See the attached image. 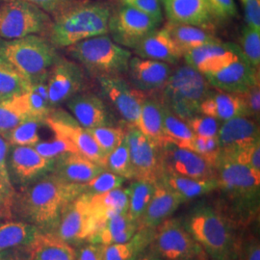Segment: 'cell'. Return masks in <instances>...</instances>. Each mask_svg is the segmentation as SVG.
Returning <instances> with one entry per match:
<instances>
[{
  "mask_svg": "<svg viewBox=\"0 0 260 260\" xmlns=\"http://www.w3.org/2000/svg\"><path fill=\"white\" fill-rule=\"evenodd\" d=\"M81 194L82 184L68 182L50 172L19 189L12 214L34 224L42 233H51L66 206Z\"/></svg>",
  "mask_w": 260,
  "mask_h": 260,
  "instance_id": "6da1fadb",
  "label": "cell"
},
{
  "mask_svg": "<svg viewBox=\"0 0 260 260\" xmlns=\"http://www.w3.org/2000/svg\"><path fill=\"white\" fill-rule=\"evenodd\" d=\"M215 178L223 194L219 205L237 229L246 228L259 216L260 173L231 159L219 157Z\"/></svg>",
  "mask_w": 260,
  "mask_h": 260,
  "instance_id": "7a4b0ae2",
  "label": "cell"
},
{
  "mask_svg": "<svg viewBox=\"0 0 260 260\" xmlns=\"http://www.w3.org/2000/svg\"><path fill=\"white\" fill-rule=\"evenodd\" d=\"M188 233L212 260H238L237 228L218 205L199 203L182 220Z\"/></svg>",
  "mask_w": 260,
  "mask_h": 260,
  "instance_id": "3957f363",
  "label": "cell"
},
{
  "mask_svg": "<svg viewBox=\"0 0 260 260\" xmlns=\"http://www.w3.org/2000/svg\"><path fill=\"white\" fill-rule=\"evenodd\" d=\"M110 16L105 3L72 0L54 14L47 30L49 42L55 47H69L89 38L106 35Z\"/></svg>",
  "mask_w": 260,
  "mask_h": 260,
  "instance_id": "277c9868",
  "label": "cell"
},
{
  "mask_svg": "<svg viewBox=\"0 0 260 260\" xmlns=\"http://www.w3.org/2000/svg\"><path fill=\"white\" fill-rule=\"evenodd\" d=\"M211 91L205 75L186 65L172 72L157 98L170 111L187 121L201 114V104Z\"/></svg>",
  "mask_w": 260,
  "mask_h": 260,
  "instance_id": "5b68a950",
  "label": "cell"
},
{
  "mask_svg": "<svg viewBox=\"0 0 260 260\" xmlns=\"http://www.w3.org/2000/svg\"><path fill=\"white\" fill-rule=\"evenodd\" d=\"M2 53L29 83L47 78L49 70L60 58L48 40L38 35L9 40L0 44Z\"/></svg>",
  "mask_w": 260,
  "mask_h": 260,
  "instance_id": "8992f818",
  "label": "cell"
},
{
  "mask_svg": "<svg viewBox=\"0 0 260 260\" xmlns=\"http://www.w3.org/2000/svg\"><path fill=\"white\" fill-rule=\"evenodd\" d=\"M69 53L96 77L127 73L131 52L106 35L89 38L68 47Z\"/></svg>",
  "mask_w": 260,
  "mask_h": 260,
  "instance_id": "52a82bcc",
  "label": "cell"
},
{
  "mask_svg": "<svg viewBox=\"0 0 260 260\" xmlns=\"http://www.w3.org/2000/svg\"><path fill=\"white\" fill-rule=\"evenodd\" d=\"M147 250L162 260L209 258L178 218H169L154 229Z\"/></svg>",
  "mask_w": 260,
  "mask_h": 260,
  "instance_id": "ba28073f",
  "label": "cell"
},
{
  "mask_svg": "<svg viewBox=\"0 0 260 260\" xmlns=\"http://www.w3.org/2000/svg\"><path fill=\"white\" fill-rule=\"evenodd\" d=\"M48 14L25 0H9L0 7V38L15 40L47 32Z\"/></svg>",
  "mask_w": 260,
  "mask_h": 260,
  "instance_id": "9c48e42d",
  "label": "cell"
},
{
  "mask_svg": "<svg viewBox=\"0 0 260 260\" xmlns=\"http://www.w3.org/2000/svg\"><path fill=\"white\" fill-rule=\"evenodd\" d=\"M99 230V221L90 202V194L83 193L67 205L52 234L71 244L89 242Z\"/></svg>",
  "mask_w": 260,
  "mask_h": 260,
  "instance_id": "30bf717a",
  "label": "cell"
},
{
  "mask_svg": "<svg viewBox=\"0 0 260 260\" xmlns=\"http://www.w3.org/2000/svg\"><path fill=\"white\" fill-rule=\"evenodd\" d=\"M126 140L134 179L157 183L163 176L160 147L134 125L126 128Z\"/></svg>",
  "mask_w": 260,
  "mask_h": 260,
  "instance_id": "8fae6325",
  "label": "cell"
},
{
  "mask_svg": "<svg viewBox=\"0 0 260 260\" xmlns=\"http://www.w3.org/2000/svg\"><path fill=\"white\" fill-rule=\"evenodd\" d=\"M159 25L149 16L125 5L111 13L108 33L112 40L121 47L134 48L140 42L155 31Z\"/></svg>",
  "mask_w": 260,
  "mask_h": 260,
  "instance_id": "7c38bea8",
  "label": "cell"
},
{
  "mask_svg": "<svg viewBox=\"0 0 260 260\" xmlns=\"http://www.w3.org/2000/svg\"><path fill=\"white\" fill-rule=\"evenodd\" d=\"M106 99L129 125L137 127L142 104L148 94L134 88L121 75L98 77Z\"/></svg>",
  "mask_w": 260,
  "mask_h": 260,
  "instance_id": "4fadbf2b",
  "label": "cell"
},
{
  "mask_svg": "<svg viewBox=\"0 0 260 260\" xmlns=\"http://www.w3.org/2000/svg\"><path fill=\"white\" fill-rule=\"evenodd\" d=\"M45 123L54 132L55 136L71 141L80 154L103 168L106 154L89 131L82 127L72 115L63 110L53 109L47 116Z\"/></svg>",
  "mask_w": 260,
  "mask_h": 260,
  "instance_id": "5bb4252c",
  "label": "cell"
},
{
  "mask_svg": "<svg viewBox=\"0 0 260 260\" xmlns=\"http://www.w3.org/2000/svg\"><path fill=\"white\" fill-rule=\"evenodd\" d=\"M163 174L198 179L215 178V167L190 149L167 143L160 148Z\"/></svg>",
  "mask_w": 260,
  "mask_h": 260,
  "instance_id": "9a60e30c",
  "label": "cell"
},
{
  "mask_svg": "<svg viewBox=\"0 0 260 260\" xmlns=\"http://www.w3.org/2000/svg\"><path fill=\"white\" fill-rule=\"evenodd\" d=\"M53 163L54 160L43 157L33 147L10 146L8 171L15 189L16 187L21 189L50 173Z\"/></svg>",
  "mask_w": 260,
  "mask_h": 260,
  "instance_id": "2e32d148",
  "label": "cell"
},
{
  "mask_svg": "<svg viewBox=\"0 0 260 260\" xmlns=\"http://www.w3.org/2000/svg\"><path fill=\"white\" fill-rule=\"evenodd\" d=\"M82 69L75 62L59 58L47 75V91L52 108L69 101L83 88Z\"/></svg>",
  "mask_w": 260,
  "mask_h": 260,
  "instance_id": "e0dca14e",
  "label": "cell"
},
{
  "mask_svg": "<svg viewBox=\"0 0 260 260\" xmlns=\"http://www.w3.org/2000/svg\"><path fill=\"white\" fill-rule=\"evenodd\" d=\"M241 49L235 44L223 43L194 48L183 55L186 64L202 75L214 74L242 57Z\"/></svg>",
  "mask_w": 260,
  "mask_h": 260,
  "instance_id": "ac0fdd59",
  "label": "cell"
},
{
  "mask_svg": "<svg viewBox=\"0 0 260 260\" xmlns=\"http://www.w3.org/2000/svg\"><path fill=\"white\" fill-rule=\"evenodd\" d=\"M205 77L212 88L224 93H244L259 83L258 70L254 69L244 56Z\"/></svg>",
  "mask_w": 260,
  "mask_h": 260,
  "instance_id": "d6986e66",
  "label": "cell"
},
{
  "mask_svg": "<svg viewBox=\"0 0 260 260\" xmlns=\"http://www.w3.org/2000/svg\"><path fill=\"white\" fill-rule=\"evenodd\" d=\"M217 138L220 155L229 156L260 142L259 127L248 117H236L222 121Z\"/></svg>",
  "mask_w": 260,
  "mask_h": 260,
  "instance_id": "ffe728a7",
  "label": "cell"
},
{
  "mask_svg": "<svg viewBox=\"0 0 260 260\" xmlns=\"http://www.w3.org/2000/svg\"><path fill=\"white\" fill-rule=\"evenodd\" d=\"M168 63L150 59H143L138 56L131 57L127 74L129 83L144 93L160 92L172 74Z\"/></svg>",
  "mask_w": 260,
  "mask_h": 260,
  "instance_id": "44dd1931",
  "label": "cell"
},
{
  "mask_svg": "<svg viewBox=\"0 0 260 260\" xmlns=\"http://www.w3.org/2000/svg\"><path fill=\"white\" fill-rule=\"evenodd\" d=\"M42 232L32 223L8 221L0 224V258L20 260L19 252H30Z\"/></svg>",
  "mask_w": 260,
  "mask_h": 260,
  "instance_id": "7402d4cb",
  "label": "cell"
},
{
  "mask_svg": "<svg viewBox=\"0 0 260 260\" xmlns=\"http://www.w3.org/2000/svg\"><path fill=\"white\" fill-rule=\"evenodd\" d=\"M67 106L86 129L113 125L111 114L103 100L91 93H78L67 101Z\"/></svg>",
  "mask_w": 260,
  "mask_h": 260,
  "instance_id": "603a6c76",
  "label": "cell"
},
{
  "mask_svg": "<svg viewBox=\"0 0 260 260\" xmlns=\"http://www.w3.org/2000/svg\"><path fill=\"white\" fill-rule=\"evenodd\" d=\"M169 22L192 25L212 31L213 16L206 0H161Z\"/></svg>",
  "mask_w": 260,
  "mask_h": 260,
  "instance_id": "cb8c5ba5",
  "label": "cell"
},
{
  "mask_svg": "<svg viewBox=\"0 0 260 260\" xmlns=\"http://www.w3.org/2000/svg\"><path fill=\"white\" fill-rule=\"evenodd\" d=\"M184 200L161 182L155 183L152 198L145 212L138 220V230H154L171 218Z\"/></svg>",
  "mask_w": 260,
  "mask_h": 260,
  "instance_id": "d4e9b609",
  "label": "cell"
},
{
  "mask_svg": "<svg viewBox=\"0 0 260 260\" xmlns=\"http://www.w3.org/2000/svg\"><path fill=\"white\" fill-rule=\"evenodd\" d=\"M103 171L106 170L80 153H67L54 160L51 173L68 182L85 184Z\"/></svg>",
  "mask_w": 260,
  "mask_h": 260,
  "instance_id": "484cf974",
  "label": "cell"
},
{
  "mask_svg": "<svg viewBox=\"0 0 260 260\" xmlns=\"http://www.w3.org/2000/svg\"><path fill=\"white\" fill-rule=\"evenodd\" d=\"M133 49L140 58L169 64H176L183 57L165 28L153 31L144 38Z\"/></svg>",
  "mask_w": 260,
  "mask_h": 260,
  "instance_id": "4316f807",
  "label": "cell"
},
{
  "mask_svg": "<svg viewBox=\"0 0 260 260\" xmlns=\"http://www.w3.org/2000/svg\"><path fill=\"white\" fill-rule=\"evenodd\" d=\"M200 113L220 121H228L236 117H248L239 93L217 92L213 90L201 104Z\"/></svg>",
  "mask_w": 260,
  "mask_h": 260,
  "instance_id": "83f0119b",
  "label": "cell"
},
{
  "mask_svg": "<svg viewBox=\"0 0 260 260\" xmlns=\"http://www.w3.org/2000/svg\"><path fill=\"white\" fill-rule=\"evenodd\" d=\"M138 231V222L132 220L128 213L109 216L89 242L100 245L120 244L129 241Z\"/></svg>",
  "mask_w": 260,
  "mask_h": 260,
  "instance_id": "f1b7e54d",
  "label": "cell"
},
{
  "mask_svg": "<svg viewBox=\"0 0 260 260\" xmlns=\"http://www.w3.org/2000/svg\"><path fill=\"white\" fill-rule=\"evenodd\" d=\"M164 28L167 30L170 37L182 55L197 47L221 42L219 38L214 35L212 31L205 28L173 23L169 21Z\"/></svg>",
  "mask_w": 260,
  "mask_h": 260,
  "instance_id": "f546056e",
  "label": "cell"
},
{
  "mask_svg": "<svg viewBox=\"0 0 260 260\" xmlns=\"http://www.w3.org/2000/svg\"><path fill=\"white\" fill-rule=\"evenodd\" d=\"M137 128L160 148L167 144L163 125L162 103L158 98H147L145 100L142 104Z\"/></svg>",
  "mask_w": 260,
  "mask_h": 260,
  "instance_id": "4dcf8cb0",
  "label": "cell"
},
{
  "mask_svg": "<svg viewBox=\"0 0 260 260\" xmlns=\"http://www.w3.org/2000/svg\"><path fill=\"white\" fill-rule=\"evenodd\" d=\"M29 260H76V250L54 234L42 233L32 245Z\"/></svg>",
  "mask_w": 260,
  "mask_h": 260,
  "instance_id": "1f68e13d",
  "label": "cell"
},
{
  "mask_svg": "<svg viewBox=\"0 0 260 260\" xmlns=\"http://www.w3.org/2000/svg\"><path fill=\"white\" fill-rule=\"evenodd\" d=\"M158 182L167 186L169 189L180 196L184 202L195 200L216 191L218 185L216 178L198 179L191 177H178L163 174Z\"/></svg>",
  "mask_w": 260,
  "mask_h": 260,
  "instance_id": "d6a6232c",
  "label": "cell"
},
{
  "mask_svg": "<svg viewBox=\"0 0 260 260\" xmlns=\"http://www.w3.org/2000/svg\"><path fill=\"white\" fill-rule=\"evenodd\" d=\"M154 230H138L129 241L103 245L102 260H137L147 251Z\"/></svg>",
  "mask_w": 260,
  "mask_h": 260,
  "instance_id": "836d02e7",
  "label": "cell"
},
{
  "mask_svg": "<svg viewBox=\"0 0 260 260\" xmlns=\"http://www.w3.org/2000/svg\"><path fill=\"white\" fill-rule=\"evenodd\" d=\"M90 202L99 221V229L113 214L128 212L129 197L126 188L120 187L103 194H90Z\"/></svg>",
  "mask_w": 260,
  "mask_h": 260,
  "instance_id": "e575fe53",
  "label": "cell"
},
{
  "mask_svg": "<svg viewBox=\"0 0 260 260\" xmlns=\"http://www.w3.org/2000/svg\"><path fill=\"white\" fill-rule=\"evenodd\" d=\"M30 83L2 53L0 47V101L26 93Z\"/></svg>",
  "mask_w": 260,
  "mask_h": 260,
  "instance_id": "d590c367",
  "label": "cell"
},
{
  "mask_svg": "<svg viewBox=\"0 0 260 260\" xmlns=\"http://www.w3.org/2000/svg\"><path fill=\"white\" fill-rule=\"evenodd\" d=\"M29 116L27 93L0 101V135L13 129Z\"/></svg>",
  "mask_w": 260,
  "mask_h": 260,
  "instance_id": "8d00e7d4",
  "label": "cell"
},
{
  "mask_svg": "<svg viewBox=\"0 0 260 260\" xmlns=\"http://www.w3.org/2000/svg\"><path fill=\"white\" fill-rule=\"evenodd\" d=\"M163 125L168 143H173L179 148L188 149L195 134L189 127L187 122L179 119L173 112L170 111L162 104Z\"/></svg>",
  "mask_w": 260,
  "mask_h": 260,
  "instance_id": "74e56055",
  "label": "cell"
},
{
  "mask_svg": "<svg viewBox=\"0 0 260 260\" xmlns=\"http://www.w3.org/2000/svg\"><path fill=\"white\" fill-rule=\"evenodd\" d=\"M43 123L45 121L29 116L2 136L9 143L10 146L34 147L41 141L38 131Z\"/></svg>",
  "mask_w": 260,
  "mask_h": 260,
  "instance_id": "f35d334b",
  "label": "cell"
},
{
  "mask_svg": "<svg viewBox=\"0 0 260 260\" xmlns=\"http://www.w3.org/2000/svg\"><path fill=\"white\" fill-rule=\"evenodd\" d=\"M155 184L148 181L136 180L131 182L126 191L129 197L128 215L130 218L138 222L140 217L145 212L152 198Z\"/></svg>",
  "mask_w": 260,
  "mask_h": 260,
  "instance_id": "ab89813d",
  "label": "cell"
},
{
  "mask_svg": "<svg viewBox=\"0 0 260 260\" xmlns=\"http://www.w3.org/2000/svg\"><path fill=\"white\" fill-rule=\"evenodd\" d=\"M103 168L125 179H134L126 136L116 149L106 154Z\"/></svg>",
  "mask_w": 260,
  "mask_h": 260,
  "instance_id": "60d3db41",
  "label": "cell"
},
{
  "mask_svg": "<svg viewBox=\"0 0 260 260\" xmlns=\"http://www.w3.org/2000/svg\"><path fill=\"white\" fill-rule=\"evenodd\" d=\"M9 143L0 135V192L4 199L5 204L12 211V206L16 196V189L11 182L8 171V152Z\"/></svg>",
  "mask_w": 260,
  "mask_h": 260,
  "instance_id": "b9f144b4",
  "label": "cell"
},
{
  "mask_svg": "<svg viewBox=\"0 0 260 260\" xmlns=\"http://www.w3.org/2000/svg\"><path fill=\"white\" fill-rule=\"evenodd\" d=\"M103 149L105 154H108L116 149L126 136V128L116 126H101L87 129Z\"/></svg>",
  "mask_w": 260,
  "mask_h": 260,
  "instance_id": "7bdbcfd3",
  "label": "cell"
},
{
  "mask_svg": "<svg viewBox=\"0 0 260 260\" xmlns=\"http://www.w3.org/2000/svg\"><path fill=\"white\" fill-rule=\"evenodd\" d=\"M242 54L254 69L260 65V31L246 25L242 30L240 46Z\"/></svg>",
  "mask_w": 260,
  "mask_h": 260,
  "instance_id": "ee69618b",
  "label": "cell"
},
{
  "mask_svg": "<svg viewBox=\"0 0 260 260\" xmlns=\"http://www.w3.org/2000/svg\"><path fill=\"white\" fill-rule=\"evenodd\" d=\"M33 148L40 155L50 160H55L67 153H79L71 141L60 136H55V139L50 141H40Z\"/></svg>",
  "mask_w": 260,
  "mask_h": 260,
  "instance_id": "f6af8a7d",
  "label": "cell"
},
{
  "mask_svg": "<svg viewBox=\"0 0 260 260\" xmlns=\"http://www.w3.org/2000/svg\"><path fill=\"white\" fill-rule=\"evenodd\" d=\"M125 181V178L115 175L109 171H103L99 176L90 180L89 182L82 184L83 193L87 194H103L114 189L120 188Z\"/></svg>",
  "mask_w": 260,
  "mask_h": 260,
  "instance_id": "bcb514c9",
  "label": "cell"
},
{
  "mask_svg": "<svg viewBox=\"0 0 260 260\" xmlns=\"http://www.w3.org/2000/svg\"><path fill=\"white\" fill-rule=\"evenodd\" d=\"M187 149L202 155L211 164H213L214 167L220 156V146L217 137L205 138L195 135Z\"/></svg>",
  "mask_w": 260,
  "mask_h": 260,
  "instance_id": "7dc6e473",
  "label": "cell"
},
{
  "mask_svg": "<svg viewBox=\"0 0 260 260\" xmlns=\"http://www.w3.org/2000/svg\"><path fill=\"white\" fill-rule=\"evenodd\" d=\"M189 127L197 136L201 137H217L222 121L206 115H198L186 121Z\"/></svg>",
  "mask_w": 260,
  "mask_h": 260,
  "instance_id": "c3c4849f",
  "label": "cell"
},
{
  "mask_svg": "<svg viewBox=\"0 0 260 260\" xmlns=\"http://www.w3.org/2000/svg\"><path fill=\"white\" fill-rule=\"evenodd\" d=\"M121 5H125L149 16L158 24L163 20L160 0H119Z\"/></svg>",
  "mask_w": 260,
  "mask_h": 260,
  "instance_id": "681fc988",
  "label": "cell"
},
{
  "mask_svg": "<svg viewBox=\"0 0 260 260\" xmlns=\"http://www.w3.org/2000/svg\"><path fill=\"white\" fill-rule=\"evenodd\" d=\"M214 19H225L237 16L238 11L234 0H206Z\"/></svg>",
  "mask_w": 260,
  "mask_h": 260,
  "instance_id": "f907efd6",
  "label": "cell"
},
{
  "mask_svg": "<svg viewBox=\"0 0 260 260\" xmlns=\"http://www.w3.org/2000/svg\"><path fill=\"white\" fill-rule=\"evenodd\" d=\"M245 105L248 118L259 119L260 114V87L259 83L252 86L244 93H239Z\"/></svg>",
  "mask_w": 260,
  "mask_h": 260,
  "instance_id": "816d5d0a",
  "label": "cell"
},
{
  "mask_svg": "<svg viewBox=\"0 0 260 260\" xmlns=\"http://www.w3.org/2000/svg\"><path fill=\"white\" fill-rule=\"evenodd\" d=\"M239 257L242 260H260L259 238L255 235H248L240 239Z\"/></svg>",
  "mask_w": 260,
  "mask_h": 260,
  "instance_id": "f5cc1de1",
  "label": "cell"
},
{
  "mask_svg": "<svg viewBox=\"0 0 260 260\" xmlns=\"http://www.w3.org/2000/svg\"><path fill=\"white\" fill-rule=\"evenodd\" d=\"M243 5L247 25L260 31V0H245Z\"/></svg>",
  "mask_w": 260,
  "mask_h": 260,
  "instance_id": "db71d44e",
  "label": "cell"
},
{
  "mask_svg": "<svg viewBox=\"0 0 260 260\" xmlns=\"http://www.w3.org/2000/svg\"><path fill=\"white\" fill-rule=\"evenodd\" d=\"M103 245L85 242L76 251V260H102Z\"/></svg>",
  "mask_w": 260,
  "mask_h": 260,
  "instance_id": "11a10c76",
  "label": "cell"
},
{
  "mask_svg": "<svg viewBox=\"0 0 260 260\" xmlns=\"http://www.w3.org/2000/svg\"><path fill=\"white\" fill-rule=\"evenodd\" d=\"M49 14H55L64 8L72 0H25Z\"/></svg>",
  "mask_w": 260,
  "mask_h": 260,
  "instance_id": "9f6ffc18",
  "label": "cell"
},
{
  "mask_svg": "<svg viewBox=\"0 0 260 260\" xmlns=\"http://www.w3.org/2000/svg\"><path fill=\"white\" fill-rule=\"evenodd\" d=\"M12 217V211L4 202V199L0 192V222L4 219H10Z\"/></svg>",
  "mask_w": 260,
  "mask_h": 260,
  "instance_id": "6f0895ef",
  "label": "cell"
},
{
  "mask_svg": "<svg viewBox=\"0 0 260 260\" xmlns=\"http://www.w3.org/2000/svg\"><path fill=\"white\" fill-rule=\"evenodd\" d=\"M137 260H162L160 259V258H158L156 256H154V255H152L151 253H149V252H147V253H143L141 256H140L139 258Z\"/></svg>",
  "mask_w": 260,
  "mask_h": 260,
  "instance_id": "680465c9",
  "label": "cell"
},
{
  "mask_svg": "<svg viewBox=\"0 0 260 260\" xmlns=\"http://www.w3.org/2000/svg\"><path fill=\"white\" fill-rule=\"evenodd\" d=\"M242 1V3H243V2H244V1H245V0H241Z\"/></svg>",
  "mask_w": 260,
  "mask_h": 260,
  "instance_id": "91938a15",
  "label": "cell"
},
{
  "mask_svg": "<svg viewBox=\"0 0 260 260\" xmlns=\"http://www.w3.org/2000/svg\"><path fill=\"white\" fill-rule=\"evenodd\" d=\"M238 260H242V259H241V258H240V257H239V259H238Z\"/></svg>",
  "mask_w": 260,
  "mask_h": 260,
  "instance_id": "94428289",
  "label": "cell"
},
{
  "mask_svg": "<svg viewBox=\"0 0 260 260\" xmlns=\"http://www.w3.org/2000/svg\"><path fill=\"white\" fill-rule=\"evenodd\" d=\"M0 260H2V259H1V258H0Z\"/></svg>",
  "mask_w": 260,
  "mask_h": 260,
  "instance_id": "6125c7cd",
  "label": "cell"
}]
</instances>
